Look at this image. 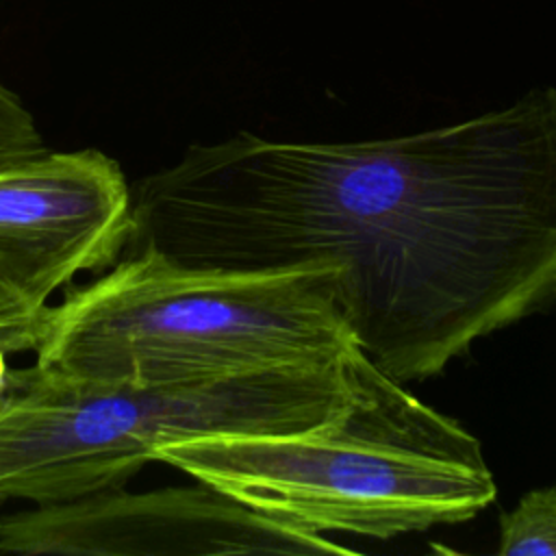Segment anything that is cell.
Listing matches in <instances>:
<instances>
[{
  "label": "cell",
  "mask_w": 556,
  "mask_h": 556,
  "mask_svg": "<svg viewBox=\"0 0 556 556\" xmlns=\"http://www.w3.org/2000/svg\"><path fill=\"white\" fill-rule=\"evenodd\" d=\"M37 321L39 319L26 315L24 311L0 302V345L7 352L33 350Z\"/></svg>",
  "instance_id": "obj_9"
},
{
  "label": "cell",
  "mask_w": 556,
  "mask_h": 556,
  "mask_svg": "<svg viewBox=\"0 0 556 556\" xmlns=\"http://www.w3.org/2000/svg\"><path fill=\"white\" fill-rule=\"evenodd\" d=\"M132 193L100 150L48 152L0 172V302L39 319L80 274L128 248Z\"/></svg>",
  "instance_id": "obj_6"
},
{
  "label": "cell",
  "mask_w": 556,
  "mask_h": 556,
  "mask_svg": "<svg viewBox=\"0 0 556 556\" xmlns=\"http://www.w3.org/2000/svg\"><path fill=\"white\" fill-rule=\"evenodd\" d=\"M497 554L556 556V484L528 491L500 517Z\"/></svg>",
  "instance_id": "obj_7"
},
{
  "label": "cell",
  "mask_w": 556,
  "mask_h": 556,
  "mask_svg": "<svg viewBox=\"0 0 556 556\" xmlns=\"http://www.w3.org/2000/svg\"><path fill=\"white\" fill-rule=\"evenodd\" d=\"M48 152L30 111L9 87L0 85V172Z\"/></svg>",
  "instance_id": "obj_8"
},
{
  "label": "cell",
  "mask_w": 556,
  "mask_h": 556,
  "mask_svg": "<svg viewBox=\"0 0 556 556\" xmlns=\"http://www.w3.org/2000/svg\"><path fill=\"white\" fill-rule=\"evenodd\" d=\"M176 384L91 380L33 363L0 397V504H61L117 489L167 443L202 434L293 432L354 400V358Z\"/></svg>",
  "instance_id": "obj_4"
},
{
  "label": "cell",
  "mask_w": 556,
  "mask_h": 556,
  "mask_svg": "<svg viewBox=\"0 0 556 556\" xmlns=\"http://www.w3.org/2000/svg\"><path fill=\"white\" fill-rule=\"evenodd\" d=\"M130 193L128 250L248 271L337 265L358 348L400 382L556 304V87L387 139L237 132Z\"/></svg>",
  "instance_id": "obj_1"
},
{
  "label": "cell",
  "mask_w": 556,
  "mask_h": 556,
  "mask_svg": "<svg viewBox=\"0 0 556 556\" xmlns=\"http://www.w3.org/2000/svg\"><path fill=\"white\" fill-rule=\"evenodd\" d=\"M339 278L326 263L248 271L126 250L41 313L35 363L135 384L343 365L358 343Z\"/></svg>",
  "instance_id": "obj_2"
},
{
  "label": "cell",
  "mask_w": 556,
  "mask_h": 556,
  "mask_svg": "<svg viewBox=\"0 0 556 556\" xmlns=\"http://www.w3.org/2000/svg\"><path fill=\"white\" fill-rule=\"evenodd\" d=\"M356 393L332 421L293 432L167 441L154 460L313 532L391 539L469 521L497 486L480 441L361 350Z\"/></svg>",
  "instance_id": "obj_3"
},
{
  "label": "cell",
  "mask_w": 556,
  "mask_h": 556,
  "mask_svg": "<svg viewBox=\"0 0 556 556\" xmlns=\"http://www.w3.org/2000/svg\"><path fill=\"white\" fill-rule=\"evenodd\" d=\"M7 350L0 345V397H2V393H4V389H7V382H9V374H11V367L7 365Z\"/></svg>",
  "instance_id": "obj_10"
},
{
  "label": "cell",
  "mask_w": 556,
  "mask_h": 556,
  "mask_svg": "<svg viewBox=\"0 0 556 556\" xmlns=\"http://www.w3.org/2000/svg\"><path fill=\"white\" fill-rule=\"evenodd\" d=\"M0 552L30 556L352 554L321 532L263 515L204 482L146 493L117 486L15 513L0 521Z\"/></svg>",
  "instance_id": "obj_5"
}]
</instances>
